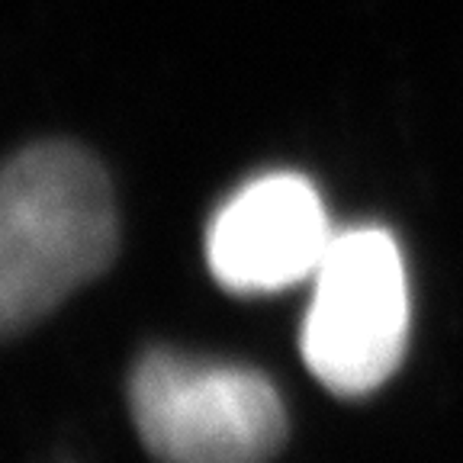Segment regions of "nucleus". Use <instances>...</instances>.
Instances as JSON below:
<instances>
[{"instance_id": "2", "label": "nucleus", "mask_w": 463, "mask_h": 463, "mask_svg": "<svg viewBox=\"0 0 463 463\" xmlns=\"http://www.w3.org/2000/svg\"><path fill=\"white\" fill-rule=\"evenodd\" d=\"M303 361L338 396L383 386L409 345V277L396 239L376 225L335 232L312 274Z\"/></svg>"}, {"instance_id": "3", "label": "nucleus", "mask_w": 463, "mask_h": 463, "mask_svg": "<svg viewBox=\"0 0 463 463\" xmlns=\"http://www.w3.org/2000/svg\"><path fill=\"white\" fill-rule=\"evenodd\" d=\"M145 448L165 463H268L287 438V412L251 367L148 351L129 383Z\"/></svg>"}, {"instance_id": "4", "label": "nucleus", "mask_w": 463, "mask_h": 463, "mask_svg": "<svg viewBox=\"0 0 463 463\" xmlns=\"http://www.w3.org/2000/svg\"><path fill=\"white\" fill-rule=\"evenodd\" d=\"M335 232L303 174L248 181L216 213L206 235L210 270L232 293H277L318 270Z\"/></svg>"}, {"instance_id": "1", "label": "nucleus", "mask_w": 463, "mask_h": 463, "mask_svg": "<svg viewBox=\"0 0 463 463\" xmlns=\"http://www.w3.org/2000/svg\"><path fill=\"white\" fill-rule=\"evenodd\" d=\"M116 200L84 145L49 138L10 158L0 184V332L39 326L113 264Z\"/></svg>"}]
</instances>
